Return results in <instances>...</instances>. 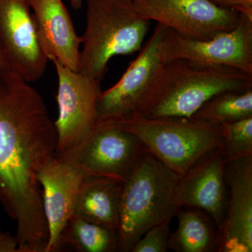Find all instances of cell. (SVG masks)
Returning <instances> with one entry per match:
<instances>
[{
    "mask_svg": "<svg viewBox=\"0 0 252 252\" xmlns=\"http://www.w3.org/2000/svg\"><path fill=\"white\" fill-rule=\"evenodd\" d=\"M57 144L39 93L10 68L0 70V200L16 222L17 252H46L49 228L37 174Z\"/></svg>",
    "mask_w": 252,
    "mask_h": 252,
    "instance_id": "obj_1",
    "label": "cell"
},
{
    "mask_svg": "<svg viewBox=\"0 0 252 252\" xmlns=\"http://www.w3.org/2000/svg\"><path fill=\"white\" fill-rule=\"evenodd\" d=\"M252 89V74L240 69L186 59L172 60L160 68L132 118H190L215 94Z\"/></svg>",
    "mask_w": 252,
    "mask_h": 252,
    "instance_id": "obj_2",
    "label": "cell"
},
{
    "mask_svg": "<svg viewBox=\"0 0 252 252\" xmlns=\"http://www.w3.org/2000/svg\"><path fill=\"white\" fill-rule=\"evenodd\" d=\"M151 23L137 12L132 0H86L77 72L103 80L112 58L142 49Z\"/></svg>",
    "mask_w": 252,
    "mask_h": 252,
    "instance_id": "obj_3",
    "label": "cell"
},
{
    "mask_svg": "<svg viewBox=\"0 0 252 252\" xmlns=\"http://www.w3.org/2000/svg\"><path fill=\"white\" fill-rule=\"evenodd\" d=\"M180 177L152 154H145L122 183L119 252H130L147 230L176 217L181 209L176 201Z\"/></svg>",
    "mask_w": 252,
    "mask_h": 252,
    "instance_id": "obj_4",
    "label": "cell"
},
{
    "mask_svg": "<svg viewBox=\"0 0 252 252\" xmlns=\"http://www.w3.org/2000/svg\"><path fill=\"white\" fill-rule=\"evenodd\" d=\"M114 124L137 136L149 153L180 177L207 152L222 145L220 124L192 118H132Z\"/></svg>",
    "mask_w": 252,
    "mask_h": 252,
    "instance_id": "obj_5",
    "label": "cell"
},
{
    "mask_svg": "<svg viewBox=\"0 0 252 252\" xmlns=\"http://www.w3.org/2000/svg\"><path fill=\"white\" fill-rule=\"evenodd\" d=\"M148 152L134 134L114 123L97 124L80 144L59 160L77 167L85 175L101 176L124 182Z\"/></svg>",
    "mask_w": 252,
    "mask_h": 252,
    "instance_id": "obj_6",
    "label": "cell"
},
{
    "mask_svg": "<svg viewBox=\"0 0 252 252\" xmlns=\"http://www.w3.org/2000/svg\"><path fill=\"white\" fill-rule=\"evenodd\" d=\"M167 30L158 23L148 42L122 78L110 89L102 91L96 106V125L120 122L135 115L165 63L162 46Z\"/></svg>",
    "mask_w": 252,
    "mask_h": 252,
    "instance_id": "obj_7",
    "label": "cell"
},
{
    "mask_svg": "<svg viewBox=\"0 0 252 252\" xmlns=\"http://www.w3.org/2000/svg\"><path fill=\"white\" fill-rule=\"evenodd\" d=\"M58 77L56 96L59 116L55 123L58 135L56 155L65 153L80 144L94 130L96 106L102 89L101 81L53 61Z\"/></svg>",
    "mask_w": 252,
    "mask_h": 252,
    "instance_id": "obj_8",
    "label": "cell"
},
{
    "mask_svg": "<svg viewBox=\"0 0 252 252\" xmlns=\"http://www.w3.org/2000/svg\"><path fill=\"white\" fill-rule=\"evenodd\" d=\"M133 4L144 17L195 40L232 31L241 16L237 10L219 7L210 0H136Z\"/></svg>",
    "mask_w": 252,
    "mask_h": 252,
    "instance_id": "obj_9",
    "label": "cell"
},
{
    "mask_svg": "<svg viewBox=\"0 0 252 252\" xmlns=\"http://www.w3.org/2000/svg\"><path fill=\"white\" fill-rule=\"evenodd\" d=\"M164 62L186 59L228 66L252 75V18L242 14L238 26L211 39H188L167 28L162 46Z\"/></svg>",
    "mask_w": 252,
    "mask_h": 252,
    "instance_id": "obj_10",
    "label": "cell"
},
{
    "mask_svg": "<svg viewBox=\"0 0 252 252\" xmlns=\"http://www.w3.org/2000/svg\"><path fill=\"white\" fill-rule=\"evenodd\" d=\"M0 49L10 69L28 82L44 75L49 60L26 0H0Z\"/></svg>",
    "mask_w": 252,
    "mask_h": 252,
    "instance_id": "obj_11",
    "label": "cell"
},
{
    "mask_svg": "<svg viewBox=\"0 0 252 252\" xmlns=\"http://www.w3.org/2000/svg\"><path fill=\"white\" fill-rule=\"evenodd\" d=\"M226 162L221 146L212 149L181 176L176 187L178 206L206 212L215 220L217 230L224 221L228 207Z\"/></svg>",
    "mask_w": 252,
    "mask_h": 252,
    "instance_id": "obj_12",
    "label": "cell"
},
{
    "mask_svg": "<svg viewBox=\"0 0 252 252\" xmlns=\"http://www.w3.org/2000/svg\"><path fill=\"white\" fill-rule=\"evenodd\" d=\"M228 202L217 230V252H252V156L225 164Z\"/></svg>",
    "mask_w": 252,
    "mask_h": 252,
    "instance_id": "obj_13",
    "label": "cell"
},
{
    "mask_svg": "<svg viewBox=\"0 0 252 252\" xmlns=\"http://www.w3.org/2000/svg\"><path fill=\"white\" fill-rule=\"evenodd\" d=\"M85 174L56 156L50 158L37 174L42 189L43 208L49 242L46 252H58L61 233L74 215L76 200Z\"/></svg>",
    "mask_w": 252,
    "mask_h": 252,
    "instance_id": "obj_14",
    "label": "cell"
},
{
    "mask_svg": "<svg viewBox=\"0 0 252 252\" xmlns=\"http://www.w3.org/2000/svg\"><path fill=\"white\" fill-rule=\"evenodd\" d=\"M33 11L41 48L49 61L78 71L82 37L62 0H26Z\"/></svg>",
    "mask_w": 252,
    "mask_h": 252,
    "instance_id": "obj_15",
    "label": "cell"
},
{
    "mask_svg": "<svg viewBox=\"0 0 252 252\" xmlns=\"http://www.w3.org/2000/svg\"><path fill=\"white\" fill-rule=\"evenodd\" d=\"M122 183L109 177L85 175L78 193L73 215L117 230Z\"/></svg>",
    "mask_w": 252,
    "mask_h": 252,
    "instance_id": "obj_16",
    "label": "cell"
},
{
    "mask_svg": "<svg viewBox=\"0 0 252 252\" xmlns=\"http://www.w3.org/2000/svg\"><path fill=\"white\" fill-rule=\"evenodd\" d=\"M178 227L169 237L168 250L175 252H217V227L213 218L198 208L177 212Z\"/></svg>",
    "mask_w": 252,
    "mask_h": 252,
    "instance_id": "obj_17",
    "label": "cell"
},
{
    "mask_svg": "<svg viewBox=\"0 0 252 252\" xmlns=\"http://www.w3.org/2000/svg\"><path fill=\"white\" fill-rule=\"evenodd\" d=\"M119 252L117 230L106 228L73 215L61 233L58 252Z\"/></svg>",
    "mask_w": 252,
    "mask_h": 252,
    "instance_id": "obj_18",
    "label": "cell"
},
{
    "mask_svg": "<svg viewBox=\"0 0 252 252\" xmlns=\"http://www.w3.org/2000/svg\"><path fill=\"white\" fill-rule=\"evenodd\" d=\"M252 117V89L228 91L214 95L196 111L192 119L221 125Z\"/></svg>",
    "mask_w": 252,
    "mask_h": 252,
    "instance_id": "obj_19",
    "label": "cell"
},
{
    "mask_svg": "<svg viewBox=\"0 0 252 252\" xmlns=\"http://www.w3.org/2000/svg\"><path fill=\"white\" fill-rule=\"evenodd\" d=\"M221 127V149L227 162L252 156V117L226 123Z\"/></svg>",
    "mask_w": 252,
    "mask_h": 252,
    "instance_id": "obj_20",
    "label": "cell"
},
{
    "mask_svg": "<svg viewBox=\"0 0 252 252\" xmlns=\"http://www.w3.org/2000/svg\"><path fill=\"white\" fill-rule=\"evenodd\" d=\"M171 220L152 227L132 247L130 252H167Z\"/></svg>",
    "mask_w": 252,
    "mask_h": 252,
    "instance_id": "obj_21",
    "label": "cell"
},
{
    "mask_svg": "<svg viewBox=\"0 0 252 252\" xmlns=\"http://www.w3.org/2000/svg\"><path fill=\"white\" fill-rule=\"evenodd\" d=\"M216 6L223 9L238 11L252 18V0H210Z\"/></svg>",
    "mask_w": 252,
    "mask_h": 252,
    "instance_id": "obj_22",
    "label": "cell"
},
{
    "mask_svg": "<svg viewBox=\"0 0 252 252\" xmlns=\"http://www.w3.org/2000/svg\"><path fill=\"white\" fill-rule=\"evenodd\" d=\"M18 242L14 235L4 233L0 228V252H17Z\"/></svg>",
    "mask_w": 252,
    "mask_h": 252,
    "instance_id": "obj_23",
    "label": "cell"
},
{
    "mask_svg": "<svg viewBox=\"0 0 252 252\" xmlns=\"http://www.w3.org/2000/svg\"><path fill=\"white\" fill-rule=\"evenodd\" d=\"M9 68L8 66L7 63H6V59H5L4 55H3L2 51L0 49V70Z\"/></svg>",
    "mask_w": 252,
    "mask_h": 252,
    "instance_id": "obj_24",
    "label": "cell"
},
{
    "mask_svg": "<svg viewBox=\"0 0 252 252\" xmlns=\"http://www.w3.org/2000/svg\"><path fill=\"white\" fill-rule=\"evenodd\" d=\"M69 1L74 9H79L82 6V0H69Z\"/></svg>",
    "mask_w": 252,
    "mask_h": 252,
    "instance_id": "obj_25",
    "label": "cell"
},
{
    "mask_svg": "<svg viewBox=\"0 0 252 252\" xmlns=\"http://www.w3.org/2000/svg\"><path fill=\"white\" fill-rule=\"evenodd\" d=\"M0 205H1V200H0Z\"/></svg>",
    "mask_w": 252,
    "mask_h": 252,
    "instance_id": "obj_26",
    "label": "cell"
},
{
    "mask_svg": "<svg viewBox=\"0 0 252 252\" xmlns=\"http://www.w3.org/2000/svg\"><path fill=\"white\" fill-rule=\"evenodd\" d=\"M132 1H136V0H132Z\"/></svg>",
    "mask_w": 252,
    "mask_h": 252,
    "instance_id": "obj_27",
    "label": "cell"
}]
</instances>
